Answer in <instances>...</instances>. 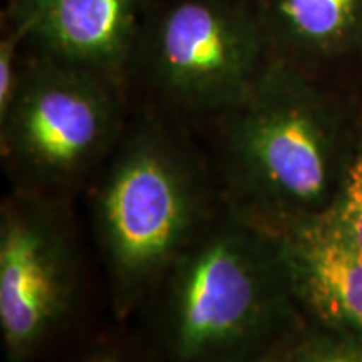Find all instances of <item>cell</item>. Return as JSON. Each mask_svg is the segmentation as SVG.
Wrapping results in <instances>:
<instances>
[{"mask_svg":"<svg viewBox=\"0 0 362 362\" xmlns=\"http://www.w3.org/2000/svg\"><path fill=\"white\" fill-rule=\"evenodd\" d=\"M165 341L202 362L264 341L296 315L277 235L232 211L208 223L158 285Z\"/></svg>","mask_w":362,"mask_h":362,"instance_id":"3","label":"cell"},{"mask_svg":"<svg viewBox=\"0 0 362 362\" xmlns=\"http://www.w3.org/2000/svg\"><path fill=\"white\" fill-rule=\"evenodd\" d=\"M0 134L4 165L17 192L56 197L119 138L115 79L40 56L22 69Z\"/></svg>","mask_w":362,"mask_h":362,"instance_id":"4","label":"cell"},{"mask_svg":"<svg viewBox=\"0 0 362 362\" xmlns=\"http://www.w3.org/2000/svg\"><path fill=\"white\" fill-rule=\"evenodd\" d=\"M143 0H11L42 56L115 79L138 51Z\"/></svg>","mask_w":362,"mask_h":362,"instance_id":"7","label":"cell"},{"mask_svg":"<svg viewBox=\"0 0 362 362\" xmlns=\"http://www.w3.org/2000/svg\"><path fill=\"white\" fill-rule=\"evenodd\" d=\"M253 8L272 56L292 64L332 61L362 45V0H255Z\"/></svg>","mask_w":362,"mask_h":362,"instance_id":"9","label":"cell"},{"mask_svg":"<svg viewBox=\"0 0 362 362\" xmlns=\"http://www.w3.org/2000/svg\"><path fill=\"white\" fill-rule=\"evenodd\" d=\"M112 309L126 317L210 223L205 170L168 131L148 124L117 146L93 200Z\"/></svg>","mask_w":362,"mask_h":362,"instance_id":"2","label":"cell"},{"mask_svg":"<svg viewBox=\"0 0 362 362\" xmlns=\"http://www.w3.org/2000/svg\"><path fill=\"white\" fill-rule=\"evenodd\" d=\"M287 362H362V341L315 325L293 344Z\"/></svg>","mask_w":362,"mask_h":362,"instance_id":"11","label":"cell"},{"mask_svg":"<svg viewBox=\"0 0 362 362\" xmlns=\"http://www.w3.org/2000/svg\"><path fill=\"white\" fill-rule=\"evenodd\" d=\"M330 216L344 238L362 257V143L357 144Z\"/></svg>","mask_w":362,"mask_h":362,"instance_id":"10","label":"cell"},{"mask_svg":"<svg viewBox=\"0 0 362 362\" xmlns=\"http://www.w3.org/2000/svg\"><path fill=\"white\" fill-rule=\"evenodd\" d=\"M22 40H25V35L16 25H12L6 37L0 40V119L7 115L19 88L22 76L19 51Z\"/></svg>","mask_w":362,"mask_h":362,"instance_id":"12","label":"cell"},{"mask_svg":"<svg viewBox=\"0 0 362 362\" xmlns=\"http://www.w3.org/2000/svg\"><path fill=\"white\" fill-rule=\"evenodd\" d=\"M78 288V247L61 200L16 192L0 211V332L8 361H25L64 325Z\"/></svg>","mask_w":362,"mask_h":362,"instance_id":"6","label":"cell"},{"mask_svg":"<svg viewBox=\"0 0 362 362\" xmlns=\"http://www.w3.org/2000/svg\"><path fill=\"white\" fill-rule=\"evenodd\" d=\"M81 362H126L123 356L115 349H98L86 356Z\"/></svg>","mask_w":362,"mask_h":362,"instance_id":"13","label":"cell"},{"mask_svg":"<svg viewBox=\"0 0 362 362\" xmlns=\"http://www.w3.org/2000/svg\"><path fill=\"white\" fill-rule=\"evenodd\" d=\"M292 296L317 327L362 341V257L330 214L277 235Z\"/></svg>","mask_w":362,"mask_h":362,"instance_id":"8","label":"cell"},{"mask_svg":"<svg viewBox=\"0 0 362 362\" xmlns=\"http://www.w3.org/2000/svg\"><path fill=\"white\" fill-rule=\"evenodd\" d=\"M136 54L161 96L192 112L228 111L272 57L243 0H170L141 30Z\"/></svg>","mask_w":362,"mask_h":362,"instance_id":"5","label":"cell"},{"mask_svg":"<svg viewBox=\"0 0 362 362\" xmlns=\"http://www.w3.org/2000/svg\"><path fill=\"white\" fill-rule=\"evenodd\" d=\"M237 362H287V357H285V359H257V361H237Z\"/></svg>","mask_w":362,"mask_h":362,"instance_id":"14","label":"cell"},{"mask_svg":"<svg viewBox=\"0 0 362 362\" xmlns=\"http://www.w3.org/2000/svg\"><path fill=\"white\" fill-rule=\"evenodd\" d=\"M223 115L232 211L274 235L329 214L356 148L336 104L300 66L272 56Z\"/></svg>","mask_w":362,"mask_h":362,"instance_id":"1","label":"cell"}]
</instances>
